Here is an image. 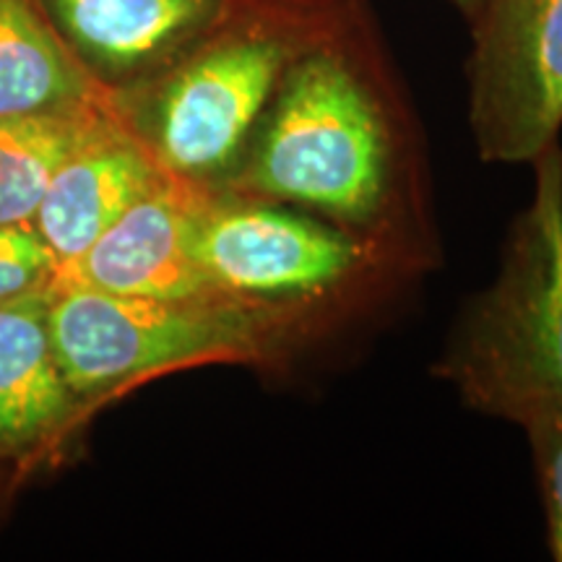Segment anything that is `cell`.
Segmentation results:
<instances>
[{
  "label": "cell",
  "mask_w": 562,
  "mask_h": 562,
  "mask_svg": "<svg viewBox=\"0 0 562 562\" xmlns=\"http://www.w3.org/2000/svg\"><path fill=\"white\" fill-rule=\"evenodd\" d=\"M216 191L300 209L425 271L438 261L419 133L368 0L290 68Z\"/></svg>",
  "instance_id": "1"
},
{
  "label": "cell",
  "mask_w": 562,
  "mask_h": 562,
  "mask_svg": "<svg viewBox=\"0 0 562 562\" xmlns=\"http://www.w3.org/2000/svg\"><path fill=\"white\" fill-rule=\"evenodd\" d=\"M360 0H243L146 81L110 94L123 128L170 178L216 191L290 68Z\"/></svg>",
  "instance_id": "2"
},
{
  "label": "cell",
  "mask_w": 562,
  "mask_h": 562,
  "mask_svg": "<svg viewBox=\"0 0 562 562\" xmlns=\"http://www.w3.org/2000/svg\"><path fill=\"white\" fill-rule=\"evenodd\" d=\"M193 256L211 294L294 323L315 344L360 321L425 269L305 211L199 191Z\"/></svg>",
  "instance_id": "3"
},
{
  "label": "cell",
  "mask_w": 562,
  "mask_h": 562,
  "mask_svg": "<svg viewBox=\"0 0 562 562\" xmlns=\"http://www.w3.org/2000/svg\"><path fill=\"white\" fill-rule=\"evenodd\" d=\"M533 165V195L513 222L501 271L456 323L438 375L487 417L524 425L562 409V146Z\"/></svg>",
  "instance_id": "4"
},
{
  "label": "cell",
  "mask_w": 562,
  "mask_h": 562,
  "mask_svg": "<svg viewBox=\"0 0 562 562\" xmlns=\"http://www.w3.org/2000/svg\"><path fill=\"white\" fill-rule=\"evenodd\" d=\"M47 318L55 360L76 398L209 362L281 370L315 347L294 323L222 294L154 300L58 284Z\"/></svg>",
  "instance_id": "5"
},
{
  "label": "cell",
  "mask_w": 562,
  "mask_h": 562,
  "mask_svg": "<svg viewBox=\"0 0 562 562\" xmlns=\"http://www.w3.org/2000/svg\"><path fill=\"white\" fill-rule=\"evenodd\" d=\"M469 26V125L480 157L531 165L562 131V0H480Z\"/></svg>",
  "instance_id": "6"
},
{
  "label": "cell",
  "mask_w": 562,
  "mask_h": 562,
  "mask_svg": "<svg viewBox=\"0 0 562 562\" xmlns=\"http://www.w3.org/2000/svg\"><path fill=\"white\" fill-rule=\"evenodd\" d=\"M70 53L110 94L146 81L243 0H42Z\"/></svg>",
  "instance_id": "7"
},
{
  "label": "cell",
  "mask_w": 562,
  "mask_h": 562,
  "mask_svg": "<svg viewBox=\"0 0 562 562\" xmlns=\"http://www.w3.org/2000/svg\"><path fill=\"white\" fill-rule=\"evenodd\" d=\"M195 201L199 188L165 175L79 261L60 269V284L154 300L211 294L193 256Z\"/></svg>",
  "instance_id": "8"
},
{
  "label": "cell",
  "mask_w": 562,
  "mask_h": 562,
  "mask_svg": "<svg viewBox=\"0 0 562 562\" xmlns=\"http://www.w3.org/2000/svg\"><path fill=\"white\" fill-rule=\"evenodd\" d=\"M161 178L165 172L157 161L112 112L110 121L53 175L34 214V229L66 269Z\"/></svg>",
  "instance_id": "9"
},
{
  "label": "cell",
  "mask_w": 562,
  "mask_h": 562,
  "mask_svg": "<svg viewBox=\"0 0 562 562\" xmlns=\"http://www.w3.org/2000/svg\"><path fill=\"white\" fill-rule=\"evenodd\" d=\"M112 108L42 0H0V117Z\"/></svg>",
  "instance_id": "10"
},
{
  "label": "cell",
  "mask_w": 562,
  "mask_h": 562,
  "mask_svg": "<svg viewBox=\"0 0 562 562\" xmlns=\"http://www.w3.org/2000/svg\"><path fill=\"white\" fill-rule=\"evenodd\" d=\"M50 290L0 302V448H24L68 417L76 393L50 339Z\"/></svg>",
  "instance_id": "11"
},
{
  "label": "cell",
  "mask_w": 562,
  "mask_h": 562,
  "mask_svg": "<svg viewBox=\"0 0 562 562\" xmlns=\"http://www.w3.org/2000/svg\"><path fill=\"white\" fill-rule=\"evenodd\" d=\"M112 117V108L0 117V224H30L53 175Z\"/></svg>",
  "instance_id": "12"
},
{
  "label": "cell",
  "mask_w": 562,
  "mask_h": 562,
  "mask_svg": "<svg viewBox=\"0 0 562 562\" xmlns=\"http://www.w3.org/2000/svg\"><path fill=\"white\" fill-rule=\"evenodd\" d=\"M60 263L30 224H0V302L45 290Z\"/></svg>",
  "instance_id": "13"
},
{
  "label": "cell",
  "mask_w": 562,
  "mask_h": 562,
  "mask_svg": "<svg viewBox=\"0 0 562 562\" xmlns=\"http://www.w3.org/2000/svg\"><path fill=\"white\" fill-rule=\"evenodd\" d=\"M521 427L529 438L533 472L542 492L547 542L552 558L562 562V409L533 414Z\"/></svg>",
  "instance_id": "14"
},
{
  "label": "cell",
  "mask_w": 562,
  "mask_h": 562,
  "mask_svg": "<svg viewBox=\"0 0 562 562\" xmlns=\"http://www.w3.org/2000/svg\"><path fill=\"white\" fill-rule=\"evenodd\" d=\"M448 3H451L463 19L472 21V16L476 13V5H480V0H448Z\"/></svg>",
  "instance_id": "15"
}]
</instances>
